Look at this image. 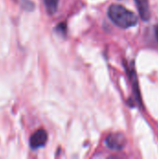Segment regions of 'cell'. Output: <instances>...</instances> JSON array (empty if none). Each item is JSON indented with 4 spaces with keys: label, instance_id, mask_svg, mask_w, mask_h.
<instances>
[{
    "label": "cell",
    "instance_id": "cell-1",
    "mask_svg": "<svg viewBox=\"0 0 158 159\" xmlns=\"http://www.w3.org/2000/svg\"><path fill=\"white\" fill-rule=\"evenodd\" d=\"M108 16L110 20L120 28L127 29L138 23L137 15L122 5H111L108 8Z\"/></svg>",
    "mask_w": 158,
    "mask_h": 159
},
{
    "label": "cell",
    "instance_id": "cell-4",
    "mask_svg": "<svg viewBox=\"0 0 158 159\" xmlns=\"http://www.w3.org/2000/svg\"><path fill=\"white\" fill-rule=\"evenodd\" d=\"M134 1L136 3V7L139 10V14L142 20H149L151 17L149 0H134Z\"/></svg>",
    "mask_w": 158,
    "mask_h": 159
},
{
    "label": "cell",
    "instance_id": "cell-7",
    "mask_svg": "<svg viewBox=\"0 0 158 159\" xmlns=\"http://www.w3.org/2000/svg\"><path fill=\"white\" fill-rule=\"evenodd\" d=\"M156 39L158 41V25L156 27Z\"/></svg>",
    "mask_w": 158,
    "mask_h": 159
},
{
    "label": "cell",
    "instance_id": "cell-2",
    "mask_svg": "<svg viewBox=\"0 0 158 159\" xmlns=\"http://www.w3.org/2000/svg\"><path fill=\"white\" fill-rule=\"evenodd\" d=\"M105 143H106L107 147L110 148L111 150L120 151L126 146L127 139L124 134L115 132V133H112V134L108 135Z\"/></svg>",
    "mask_w": 158,
    "mask_h": 159
},
{
    "label": "cell",
    "instance_id": "cell-6",
    "mask_svg": "<svg viewBox=\"0 0 158 159\" xmlns=\"http://www.w3.org/2000/svg\"><path fill=\"white\" fill-rule=\"evenodd\" d=\"M17 1L21 5L22 7H24L27 10H32L34 8V4L30 0H17Z\"/></svg>",
    "mask_w": 158,
    "mask_h": 159
},
{
    "label": "cell",
    "instance_id": "cell-3",
    "mask_svg": "<svg viewBox=\"0 0 158 159\" xmlns=\"http://www.w3.org/2000/svg\"><path fill=\"white\" fill-rule=\"evenodd\" d=\"M47 142V133L45 129H38L34 132L30 138V146L32 149L35 150L45 146Z\"/></svg>",
    "mask_w": 158,
    "mask_h": 159
},
{
    "label": "cell",
    "instance_id": "cell-5",
    "mask_svg": "<svg viewBox=\"0 0 158 159\" xmlns=\"http://www.w3.org/2000/svg\"><path fill=\"white\" fill-rule=\"evenodd\" d=\"M60 0H43L46 10L48 14H54L59 7Z\"/></svg>",
    "mask_w": 158,
    "mask_h": 159
}]
</instances>
